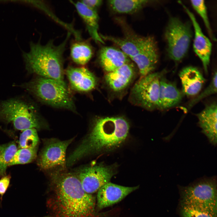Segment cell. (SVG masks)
<instances>
[{"label": "cell", "instance_id": "obj_7", "mask_svg": "<svg viewBox=\"0 0 217 217\" xmlns=\"http://www.w3.org/2000/svg\"><path fill=\"white\" fill-rule=\"evenodd\" d=\"M162 75L159 72L152 73L142 77L131 90V101L147 110L158 108Z\"/></svg>", "mask_w": 217, "mask_h": 217}, {"label": "cell", "instance_id": "obj_27", "mask_svg": "<svg viewBox=\"0 0 217 217\" xmlns=\"http://www.w3.org/2000/svg\"><path fill=\"white\" fill-rule=\"evenodd\" d=\"M39 139L35 128L27 129L23 131L19 139V147L20 148H31L37 146Z\"/></svg>", "mask_w": 217, "mask_h": 217}, {"label": "cell", "instance_id": "obj_32", "mask_svg": "<svg viewBox=\"0 0 217 217\" xmlns=\"http://www.w3.org/2000/svg\"><path fill=\"white\" fill-rule=\"evenodd\" d=\"M52 217V216H51V215H50L45 216H44V217Z\"/></svg>", "mask_w": 217, "mask_h": 217}, {"label": "cell", "instance_id": "obj_9", "mask_svg": "<svg viewBox=\"0 0 217 217\" xmlns=\"http://www.w3.org/2000/svg\"><path fill=\"white\" fill-rule=\"evenodd\" d=\"M116 171V166L100 164L85 167L76 174L84 190L92 194L109 182Z\"/></svg>", "mask_w": 217, "mask_h": 217}, {"label": "cell", "instance_id": "obj_25", "mask_svg": "<svg viewBox=\"0 0 217 217\" xmlns=\"http://www.w3.org/2000/svg\"><path fill=\"white\" fill-rule=\"evenodd\" d=\"M17 150L14 142L0 145V177L6 175L9 163Z\"/></svg>", "mask_w": 217, "mask_h": 217}, {"label": "cell", "instance_id": "obj_15", "mask_svg": "<svg viewBox=\"0 0 217 217\" xmlns=\"http://www.w3.org/2000/svg\"><path fill=\"white\" fill-rule=\"evenodd\" d=\"M217 106L215 102L208 105L197 115L201 132L214 146L217 143Z\"/></svg>", "mask_w": 217, "mask_h": 217}, {"label": "cell", "instance_id": "obj_11", "mask_svg": "<svg viewBox=\"0 0 217 217\" xmlns=\"http://www.w3.org/2000/svg\"><path fill=\"white\" fill-rule=\"evenodd\" d=\"M190 19L194 30L193 48L194 52L201 61L205 72H208L212 44L209 39L204 34L193 14L182 4Z\"/></svg>", "mask_w": 217, "mask_h": 217}, {"label": "cell", "instance_id": "obj_6", "mask_svg": "<svg viewBox=\"0 0 217 217\" xmlns=\"http://www.w3.org/2000/svg\"><path fill=\"white\" fill-rule=\"evenodd\" d=\"M165 35L169 57L176 62L180 61L187 53L192 38L190 24L176 17H171Z\"/></svg>", "mask_w": 217, "mask_h": 217}, {"label": "cell", "instance_id": "obj_29", "mask_svg": "<svg viewBox=\"0 0 217 217\" xmlns=\"http://www.w3.org/2000/svg\"><path fill=\"white\" fill-rule=\"evenodd\" d=\"M217 74L215 71L212 75L211 82L205 90L195 98L190 101L188 105V108H190L200 101L211 95L217 93Z\"/></svg>", "mask_w": 217, "mask_h": 217}, {"label": "cell", "instance_id": "obj_10", "mask_svg": "<svg viewBox=\"0 0 217 217\" xmlns=\"http://www.w3.org/2000/svg\"><path fill=\"white\" fill-rule=\"evenodd\" d=\"M73 139L63 141L53 140L49 142L40 154L38 161L39 166L45 170L57 167L64 168L66 150Z\"/></svg>", "mask_w": 217, "mask_h": 217}, {"label": "cell", "instance_id": "obj_17", "mask_svg": "<svg viewBox=\"0 0 217 217\" xmlns=\"http://www.w3.org/2000/svg\"><path fill=\"white\" fill-rule=\"evenodd\" d=\"M179 76L182 86V93L187 96L198 94L203 86L205 79L197 68L188 66L183 68Z\"/></svg>", "mask_w": 217, "mask_h": 217}, {"label": "cell", "instance_id": "obj_16", "mask_svg": "<svg viewBox=\"0 0 217 217\" xmlns=\"http://www.w3.org/2000/svg\"><path fill=\"white\" fill-rule=\"evenodd\" d=\"M100 36L102 40L110 41L117 46L130 59L137 54L142 49L148 37L141 36L133 33L125 34L122 38L101 34Z\"/></svg>", "mask_w": 217, "mask_h": 217}, {"label": "cell", "instance_id": "obj_21", "mask_svg": "<svg viewBox=\"0 0 217 217\" xmlns=\"http://www.w3.org/2000/svg\"><path fill=\"white\" fill-rule=\"evenodd\" d=\"M70 2L74 5L84 22L92 38L96 42L104 43L98 33L99 17L97 11L90 8L80 1Z\"/></svg>", "mask_w": 217, "mask_h": 217}, {"label": "cell", "instance_id": "obj_18", "mask_svg": "<svg viewBox=\"0 0 217 217\" xmlns=\"http://www.w3.org/2000/svg\"><path fill=\"white\" fill-rule=\"evenodd\" d=\"M99 63L106 73L112 71L124 64L130 62V58L118 48L105 46L98 54Z\"/></svg>", "mask_w": 217, "mask_h": 217}, {"label": "cell", "instance_id": "obj_20", "mask_svg": "<svg viewBox=\"0 0 217 217\" xmlns=\"http://www.w3.org/2000/svg\"><path fill=\"white\" fill-rule=\"evenodd\" d=\"M183 96L175 84L161 77L158 108L165 110L175 106L181 102Z\"/></svg>", "mask_w": 217, "mask_h": 217}, {"label": "cell", "instance_id": "obj_23", "mask_svg": "<svg viewBox=\"0 0 217 217\" xmlns=\"http://www.w3.org/2000/svg\"><path fill=\"white\" fill-rule=\"evenodd\" d=\"M150 1L147 0H111L108 3L111 10L116 13L133 14L139 11Z\"/></svg>", "mask_w": 217, "mask_h": 217}, {"label": "cell", "instance_id": "obj_30", "mask_svg": "<svg viewBox=\"0 0 217 217\" xmlns=\"http://www.w3.org/2000/svg\"><path fill=\"white\" fill-rule=\"evenodd\" d=\"M11 177L5 175L0 179V200L2 201L3 197L6 192L10 184Z\"/></svg>", "mask_w": 217, "mask_h": 217}, {"label": "cell", "instance_id": "obj_5", "mask_svg": "<svg viewBox=\"0 0 217 217\" xmlns=\"http://www.w3.org/2000/svg\"><path fill=\"white\" fill-rule=\"evenodd\" d=\"M37 108L31 101L22 98L0 102V121L12 123L16 130L39 129L42 121Z\"/></svg>", "mask_w": 217, "mask_h": 217}, {"label": "cell", "instance_id": "obj_14", "mask_svg": "<svg viewBox=\"0 0 217 217\" xmlns=\"http://www.w3.org/2000/svg\"><path fill=\"white\" fill-rule=\"evenodd\" d=\"M66 73L71 87L76 91L89 92L96 85V77L85 67L70 66L67 68Z\"/></svg>", "mask_w": 217, "mask_h": 217}, {"label": "cell", "instance_id": "obj_4", "mask_svg": "<svg viewBox=\"0 0 217 217\" xmlns=\"http://www.w3.org/2000/svg\"><path fill=\"white\" fill-rule=\"evenodd\" d=\"M20 86L45 103L55 107L75 111L72 97L67 86L54 80L39 76Z\"/></svg>", "mask_w": 217, "mask_h": 217}, {"label": "cell", "instance_id": "obj_19", "mask_svg": "<svg viewBox=\"0 0 217 217\" xmlns=\"http://www.w3.org/2000/svg\"><path fill=\"white\" fill-rule=\"evenodd\" d=\"M134 74V67L130 62L112 71L106 73L105 80L112 90L119 92L125 89L129 84Z\"/></svg>", "mask_w": 217, "mask_h": 217}, {"label": "cell", "instance_id": "obj_28", "mask_svg": "<svg viewBox=\"0 0 217 217\" xmlns=\"http://www.w3.org/2000/svg\"><path fill=\"white\" fill-rule=\"evenodd\" d=\"M193 8L201 17L205 25L208 33L213 40H215L209 23L206 7L204 0H191Z\"/></svg>", "mask_w": 217, "mask_h": 217}, {"label": "cell", "instance_id": "obj_2", "mask_svg": "<svg viewBox=\"0 0 217 217\" xmlns=\"http://www.w3.org/2000/svg\"><path fill=\"white\" fill-rule=\"evenodd\" d=\"M129 128V123L123 117L96 118L90 132L68 157L66 164L69 166L85 156L118 148L125 141Z\"/></svg>", "mask_w": 217, "mask_h": 217}, {"label": "cell", "instance_id": "obj_3", "mask_svg": "<svg viewBox=\"0 0 217 217\" xmlns=\"http://www.w3.org/2000/svg\"><path fill=\"white\" fill-rule=\"evenodd\" d=\"M71 34L68 31L64 40L57 45L54 44L53 40L44 45L39 42H31L30 51L23 54L28 72L54 80L67 86L64 77V55Z\"/></svg>", "mask_w": 217, "mask_h": 217}, {"label": "cell", "instance_id": "obj_31", "mask_svg": "<svg viewBox=\"0 0 217 217\" xmlns=\"http://www.w3.org/2000/svg\"><path fill=\"white\" fill-rule=\"evenodd\" d=\"M80 1L89 8L96 11L102 3V1L99 0H84Z\"/></svg>", "mask_w": 217, "mask_h": 217}, {"label": "cell", "instance_id": "obj_8", "mask_svg": "<svg viewBox=\"0 0 217 217\" xmlns=\"http://www.w3.org/2000/svg\"><path fill=\"white\" fill-rule=\"evenodd\" d=\"M182 203L191 204L217 211L216 184L214 178H204L186 187Z\"/></svg>", "mask_w": 217, "mask_h": 217}, {"label": "cell", "instance_id": "obj_13", "mask_svg": "<svg viewBox=\"0 0 217 217\" xmlns=\"http://www.w3.org/2000/svg\"><path fill=\"white\" fill-rule=\"evenodd\" d=\"M138 187H125L110 182L108 183L97 192V208L101 209L119 202Z\"/></svg>", "mask_w": 217, "mask_h": 217}, {"label": "cell", "instance_id": "obj_26", "mask_svg": "<svg viewBox=\"0 0 217 217\" xmlns=\"http://www.w3.org/2000/svg\"><path fill=\"white\" fill-rule=\"evenodd\" d=\"M37 153V146L31 148H20L16 152L8 166L29 163L36 159Z\"/></svg>", "mask_w": 217, "mask_h": 217}, {"label": "cell", "instance_id": "obj_24", "mask_svg": "<svg viewBox=\"0 0 217 217\" xmlns=\"http://www.w3.org/2000/svg\"><path fill=\"white\" fill-rule=\"evenodd\" d=\"M181 213L182 217H217V211L181 203Z\"/></svg>", "mask_w": 217, "mask_h": 217}, {"label": "cell", "instance_id": "obj_12", "mask_svg": "<svg viewBox=\"0 0 217 217\" xmlns=\"http://www.w3.org/2000/svg\"><path fill=\"white\" fill-rule=\"evenodd\" d=\"M159 55L157 44L152 36H148L142 49L130 59L137 65L141 77L152 73L159 61Z\"/></svg>", "mask_w": 217, "mask_h": 217}, {"label": "cell", "instance_id": "obj_1", "mask_svg": "<svg viewBox=\"0 0 217 217\" xmlns=\"http://www.w3.org/2000/svg\"><path fill=\"white\" fill-rule=\"evenodd\" d=\"M47 201L52 217H95V199L83 189L76 174L60 171L50 173Z\"/></svg>", "mask_w": 217, "mask_h": 217}, {"label": "cell", "instance_id": "obj_22", "mask_svg": "<svg viewBox=\"0 0 217 217\" xmlns=\"http://www.w3.org/2000/svg\"><path fill=\"white\" fill-rule=\"evenodd\" d=\"M75 40L70 47V58L76 64L84 65L92 58L93 54V49L87 41L82 39Z\"/></svg>", "mask_w": 217, "mask_h": 217}]
</instances>
